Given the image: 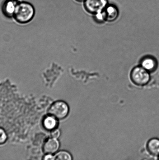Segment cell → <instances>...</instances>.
Segmentation results:
<instances>
[{
    "mask_svg": "<svg viewBox=\"0 0 159 160\" xmlns=\"http://www.w3.org/2000/svg\"><path fill=\"white\" fill-rule=\"evenodd\" d=\"M34 15V6L30 3L22 2H18L13 17L18 22L24 24L30 22L33 18Z\"/></svg>",
    "mask_w": 159,
    "mask_h": 160,
    "instance_id": "6da1fadb",
    "label": "cell"
},
{
    "mask_svg": "<svg viewBox=\"0 0 159 160\" xmlns=\"http://www.w3.org/2000/svg\"><path fill=\"white\" fill-rule=\"evenodd\" d=\"M48 112L49 115L55 118L57 120H62L68 115L69 108L64 102L56 101L49 107Z\"/></svg>",
    "mask_w": 159,
    "mask_h": 160,
    "instance_id": "7a4b0ae2",
    "label": "cell"
},
{
    "mask_svg": "<svg viewBox=\"0 0 159 160\" xmlns=\"http://www.w3.org/2000/svg\"><path fill=\"white\" fill-rule=\"evenodd\" d=\"M131 78L135 84L144 86L149 82L150 79L149 72L141 66L135 67L131 73Z\"/></svg>",
    "mask_w": 159,
    "mask_h": 160,
    "instance_id": "3957f363",
    "label": "cell"
},
{
    "mask_svg": "<svg viewBox=\"0 0 159 160\" xmlns=\"http://www.w3.org/2000/svg\"><path fill=\"white\" fill-rule=\"evenodd\" d=\"M107 5V0H85L84 3L87 12L94 15L103 11Z\"/></svg>",
    "mask_w": 159,
    "mask_h": 160,
    "instance_id": "277c9868",
    "label": "cell"
},
{
    "mask_svg": "<svg viewBox=\"0 0 159 160\" xmlns=\"http://www.w3.org/2000/svg\"><path fill=\"white\" fill-rule=\"evenodd\" d=\"M59 146V142L57 139L51 138L45 141L43 145V151L46 154H53L58 151Z\"/></svg>",
    "mask_w": 159,
    "mask_h": 160,
    "instance_id": "5b68a950",
    "label": "cell"
},
{
    "mask_svg": "<svg viewBox=\"0 0 159 160\" xmlns=\"http://www.w3.org/2000/svg\"><path fill=\"white\" fill-rule=\"evenodd\" d=\"M18 3L17 0H6L2 6V12L4 15L8 18L13 17Z\"/></svg>",
    "mask_w": 159,
    "mask_h": 160,
    "instance_id": "8992f818",
    "label": "cell"
},
{
    "mask_svg": "<svg viewBox=\"0 0 159 160\" xmlns=\"http://www.w3.org/2000/svg\"><path fill=\"white\" fill-rule=\"evenodd\" d=\"M157 62L155 58L146 56L141 61V66L149 72L155 71L157 67Z\"/></svg>",
    "mask_w": 159,
    "mask_h": 160,
    "instance_id": "52a82bcc",
    "label": "cell"
},
{
    "mask_svg": "<svg viewBox=\"0 0 159 160\" xmlns=\"http://www.w3.org/2000/svg\"><path fill=\"white\" fill-rule=\"evenodd\" d=\"M106 21L112 22L115 21L119 15V11L117 8L114 5H108L104 10Z\"/></svg>",
    "mask_w": 159,
    "mask_h": 160,
    "instance_id": "ba28073f",
    "label": "cell"
},
{
    "mask_svg": "<svg viewBox=\"0 0 159 160\" xmlns=\"http://www.w3.org/2000/svg\"><path fill=\"white\" fill-rule=\"evenodd\" d=\"M57 124V119L50 115L45 117L42 122L43 128L50 131L55 129Z\"/></svg>",
    "mask_w": 159,
    "mask_h": 160,
    "instance_id": "9c48e42d",
    "label": "cell"
},
{
    "mask_svg": "<svg viewBox=\"0 0 159 160\" xmlns=\"http://www.w3.org/2000/svg\"><path fill=\"white\" fill-rule=\"evenodd\" d=\"M147 149L153 156H159V139L152 138L148 142Z\"/></svg>",
    "mask_w": 159,
    "mask_h": 160,
    "instance_id": "30bf717a",
    "label": "cell"
},
{
    "mask_svg": "<svg viewBox=\"0 0 159 160\" xmlns=\"http://www.w3.org/2000/svg\"><path fill=\"white\" fill-rule=\"evenodd\" d=\"M56 160H71L72 159L71 154L68 152L62 151L58 152L54 156Z\"/></svg>",
    "mask_w": 159,
    "mask_h": 160,
    "instance_id": "8fae6325",
    "label": "cell"
},
{
    "mask_svg": "<svg viewBox=\"0 0 159 160\" xmlns=\"http://www.w3.org/2000/svg\"><path fill=\"white\" fill-rule=\"evenodd\" d=\"M94 19L96 23H101L106 21V17L104 10L94 14Z\"/></svg>",
    "mask_w": 159,
    "mask_h": 160,
    "instance_id": "7c38bea8",
    "label": "cell"
},
{
    "mask_svg": "<svg viewBox=\"0 0 159 160\" xmlns=\"http://www.w3.org/2000/svg\"><path fill=\"white\" fill-rule=\"evenodd\" d=\"M51 132V137L53 138L57 139L60 136V131L57 128L52 130Z\"/></svg>",
    "mask_w": 159,
    "mask_h": 160,
    "instance_id": "4fadbf2b",
    "label": "cell"
},
{
    "mask_svg": "<svg viewBox=\"0 0 159 160\" xmlns=\"http://www.w3.org/2000/svg\"><path fill=\"white\" fill-rule=\"evenodd\" d=\"M43 159L44 160H54V156L52 154H46V155L44 157Z\"/></svg>",
    "mask_w": 159,
    "mask_h": 160,
    "instance_id": "5bb4252c",
    "label": "cell"
},
{
    "mask_svg": "<svg viewBox=\"0 0 159 160\" xmlns=\"http://www.w3.org/2000/svg\"><path fill=\"white\" fill-rule=\"evenodd\" d=\"M76 1L79 2H82V1H85V0H76Z\"/></svg>",
    "mask_w": 159,
    "mask_h": 160,
    "instance_id": "9a60e30c",
    "label": "cell"
},
{
    "mask_svg": "<svg viewBox=\"0 0 159 160\" xmlns=\"http://www.w3.org/2000/svg\"></svg>",
    "mask_w": 159,
    "mask_h": 160,
    "instance_id": "2e32d148",
    "label": "cell"
}]
</instances>
